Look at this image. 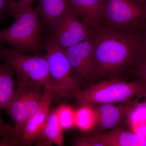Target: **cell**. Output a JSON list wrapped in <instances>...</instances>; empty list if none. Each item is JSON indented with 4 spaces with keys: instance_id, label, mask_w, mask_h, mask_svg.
<instances>
[{
    "instance_id": "cell-14",
    "label": "cell",
    "mask_w": 146,
    "mask_h": 146,
    "mask_svg": "<svg viewBox=\"0 0 146 146\" xmlns=\"http://www.w3.org/2000/svg\"><path fill=\"white\" fill-rule=\"evenodd\" d=\"M63 130L55 109L50 110L40 136L36 142V145L50 146L55 145L63 146L64 141Z\"/></svg>"
},
{
    "instance_id": "cell-13",
    "label": "cell",
    "mask_w": 146,
    "mask_h": 146,
    "mask_svg": "<svg viewBox=\"0 0 146 146\" xmlns=\"http://www.w3.org/2000/svg\"><path fill=\"white\" fill-rule=\"evenodd\" d=\"M105 0H68L69 6L96 31L100 27Z\"/></svg>"
},
{
    "instance_id": "cell-12",
    "label": "cell",
    "mask_w": 146,
    "mask_h": 146,
    "mask_svg": "<svg viewBox=\"0 0 146 146\" xmlns=\"http://www.w3.org/2000/svg\"><path fill=\"white\" fill-rule=\"evenodd\" d=\"M131 101L125 103V105L119 106L112 104H100L96 108L97 116L96 127L101 131L119 128L123 120L126 117Z\"/></svg>"
},
{
    "instance_id": "cell-26",
    "label": "cell",
    "mask_w": 146,
    "mask_h": 146,
    "mask_svg": "<svg viewBox=\"0 0 146 146\" xmlns=\"http://www.w3.org/2000/svg\"><path fill=\"white\" fill-rule=\"evenodd\" d=\"M142 97H144L145 98V100L144 101V102H143L146 105V91H145L143 94H142L140 96L137 97V98H142Z\"/></svg>"
},
{
    "instance_id": "cell-18",
    "label": "cell",
    "mask_w": 146,
    "mask_h": 146,
    "mask_svg": "<svg viewBox=\"0 0 146 146\" xmlns=\"http://www.w3.org/2000/svg\"><path fill=\"white\" fill-rule=\"evenodd\" d=\"M55 110L63 130H68L75 126V110L66 104L60 105Z\"/></svg>"
},
{
    "instance_id": "cell-27",
    "label": "cell",
    "mask_w": 146,
    "mask_h": 146,
    "mask_svg": "<svg viewBox=\"0 0 146 146\" xmlns=\"http://www.w3.org/2000/svg\"><path fill=\"white\" fill-rule=\"evenodd\" d=\"M142 146H146V137L145 141H144L143 143L142 144Z\"/></svg>"
},
{
    "instance_id": "cell-6",
    "label": "cell",
    "mask_w": 146,
    "mask_h": 146,
    "mask_svg": "<svg viewBox=\"0 0 146 146\" xmlns=\"http://www.w3.org/2000/svg\"><path fill=\"white\" fill-rule=\"evenodd\" d=\"M0 58L12 67L17 81L34 82L53 91L45 54H25L0 43Z\"/></svg>"
},
{
    "instance_id": "cell-19",
    "label": "cell",
    "mask_w": 146,
    "mask_h": 146,
    "mask_svg": "<svg viewBox=\"0 0 146 146\" xmlns=\"http://www.w3.org/2000/svg\"><path fill=\"white\" fill-rule=\"evenodd\" d=\"M127 72L130 77L146 82V58L131 67Z\"/></svg>"
},
{
    "instance_id": "cell-4",
    "label": "cell",
    "mask_w": 146,
    "mask_h": 146,
    "mask_svg": "<svg viewBox=\"0 0 146 146\" xmlns=\"http://www.w3.org/2000/svg\"><path fill=\"white\" fill-rule=\"evenodd\" d=\"M146 21V9L135 0H105L100 27L134 33Z\"/></svg>"
},
{
    "instance_id": "cell-17",
    "label": "cell",
    "mask_w": 146,
    "mask_h": 146,
    "mask_svg": "<svg viewBox=\"0 0 146 146\" xmlns=\"http://www.w3.org/2000/svg\"><path fill=\"white\" fill-rule=\"evenodd\" d=\"M97 124L96 108L89 105H82L76 110L75 126L83 132L95 128Z\"/></svg>"
},
{
    "instance_id": "cell-9",
    "label": "cell",
    "mask_w": 146,
    "mask_h": 146,
    "mask_svg": "<svg viewBox=\"0 0 146 146\" xmlns=\"http://www.w3.org/2000/svg\"><path fill=\"white\" fill-rule=\"evenodd\" d=\"M146 137L121 128L89 136H78L75 146H142Z\"/></svg>"
},
{
    "instance_id": "cell-23",
    "label": "cell",
    "mask_w": 146,
    "mask_h": 146,
    "mask_svg": "<svg viewBox=\"0 0 146 146\" xmlns=\"http://www.w3.org/2000/svg\"><path fill=\"white\" fill-rule=\"evenodd\" d=\"M14 127L10 125L5 123L0 117V135L2 137H11Z\"/></svg>"
},
{
    "instance_id": "cell-22",
    "label": "cell",
    "mask_w": 146,
    "mask_h": 146,
    "mask_svg": "<svg viewBox=\"0 0 146 146\" xmlns=\"http://www.w3.org/2000/svg\"><path fill=\"white\" fill-rule=\"evenodd\" d=\"M17 0H0V18L5 14H8L11 9L14 6Z\"/></svg>"
},
{
    "instance_id": "cell-24",
    "label": "cell",
    "mask_w": 146,
    "mask_h": 146,
    "mask_svg": "<svg viewBox=\"0 0 146 146\" xmlns=\"http://www.w3.org/2000/svg\"><path fill=\"white\" fill-rule=\"evenodd\" d=\"M136 33L139 42L146 55V21Z\"/></svg>"
},
{
    "instance_id": "cell-15",
    "label": "cell",
    "mask_w": 146,
    "mask_h": 146,
    "mask_svg": "<svg viewBox=\"0 0 146 146\" xmlns=\"http://www.w3.org/2000/svg\"><path fill=\"white\" fill-rule=\"evenodd\" d=\"M68 7V0H39L36 9L40 18L52 28Z\"/></svg>"
},
{
    "instance_id": "cell-16",
    "label": "cell",
    "mask_w": 146,
    "mask_h": 146,
    "mask_svg": "<svg viewBox=\"0 0 146 146\" xmlns=\"http://www.w3.org/2000/svg\"><path fill=\"white\" fill-rule=\"evenodd\" d=\"M12 67L4 61L0 68V110L6 109L13 98L16 85Z\"/></svg>"
},
{
    "instance_id": "cell-28",
    "label": "cell",
    "mask_w": 146,
    "mask_h": 146,
    "mask_svg": "<svg viewBox=\"0 0 146 146\" xmlns=\"http://www.w3.org/2000/svg\"><path fill=\"white\" fill-rule=\"evenodd\" d=\"M1 65H0V68H1Z\"/></svg>"
},
{
    "instance_id": "cell-10",
    "label": "cell",
    "mask_w": 146,
    "mask_h": 146,
    "mask_svg": "<svg viewBox=\"0 0 146 146\" xmlns=\"http://www.w3.org/2000/svg\"><path fill=\"white\" fill-rule=\"evenodd\" d=\"M95 36L64 51L73 72L78 80L91 79Z\"/></svg>"
},
{
    "instance_id": "cell-11",
    "label": "cell",
    "mask_w": 146,
    "mask_h": 146,
    "mask_svg": "<svg viewBox=\"0 0 146 146\" xmlns=\"http://www.w3.org/2000/svg\"><path fill=\"white\" fill-rule=\"evenodd\" d=\"M56 96L53 91L44 88L41 102L24 126L21 141L27 146L31 145L39 138L50 112V106Z\"/></svg>"
},
{
    "instance_id": "cell-25",
    "label": "cell",
    "mask_w": 146,
    "mask_h": 146,
    "mask_svg": "<svg viewBox=\"0 0 146 146\" xmlns=\"http://www.w3.org/2000/svg\"><path fill=\"white\" fill-rule=\"evenodd\" d=\"M137 3L146 9V0H135Z\"/></svg>"
},
{
    "instance_id": "cell-7",
    "label": "cell",
    "mask_w": 146,
    "mask_h": 146,
    "mask_svg": "<svg viewBox=\"0 0 146 146\" xmlns=\"http://www.w3.org/2000/svg\"><path fill=\"white\" fill-rule=\"evenodd\" d=\"M44 46L55 94L63 98L72 96L80 89L79 80L73 72L65 52L51 38L45 40Z\"/></svg>"
},
{
    "instance_id": "cell-3",
    "label": "cell",
    "mask_w": 146,
    "mask_h": 146,
    "mask_svg": "<svg viewBox=\"0 0 146 146\" xmlns=\"http://www.w3.org/2000/svg\"><path fill=\"white\" fill-rule=\"evenodd\" d=\"M146 91V82L136 79L128 81L119 79L104 80L84 89L72 97L79 105L126 103Z\"/></svg>"
},
{
    "instance_id": "cell-1",
    "label": "cell",
    "mask_w": 146,
    "mask_h": 146,
    "mask_svg": "<svg viewBox=\"0 0 146 146\" xmlns=\"http://www.w3.org/2000/svg\"><path fill=\"white\" fill-rule=\"evenodd\" d=\"M91 79L120 78L146 55L137 33H127L100 27L95 31Z\"/></svg>"
},
{
    "instance_id": "cell-5",
    "label": "cell",
    "mask_w": 146,
    "mask_h": 146,
    "mask_svg": "<svg viewBox=\"0 0 146 146\" xmlns=\"http://www.w3.org/2000/svg\"><path fill=\"white\" fill-rule=\"evenodd\" d=\"M16 86L12 100L6 110L14 124L11 137L21 141L24 126L39 107L44 87L28 80L16 81Z\"/></svg>"
},
{
    "instance_id": "cell-8",
    "label": "cell",
    "mask_w": 146,
    "mask_h": 146,
    "mask_svg": "<svg viewBox=\"0 0 146 146\" xmlns=\"http://www.w3.org/2000/svg\"><path fill=\"white\" fill-rule=\"evenodd\" d=\"M51 28V38L63 50L95 35L94 30L69 6Z\"/></svg>"
},
{
    "instance_id": "cell-21",
    "label": "cell",
    "mask_w": 146,
    "mask_h": 146,
    "mask_svg": "<svg viewBox=\"0 0 146 146\" xmlns=\"http://www.w3.org/2000/svg\"><path fill=\"white\" fill-rule=\"evenodd\" d=\"M26 144L21 140H16L12 137L0 138V146H25Z\"/></svg>"
},
{
    "instance_id": "cell-20",
    "label": "cell",
    "mask_w": 146,
    "mask_h": 146,
    "mask_svg": "<svg viewBox=\"0 0 146 146\" xmlns=\"http://www.w3.org/2000/svg\"><path fill=\"white\" fill-rule=\"evenodd\" d=\"M35 0H17L14 6L9 11L8 15L14 19L27 9L33 7Z\"/></svg>"
},
{
    "instance_id": "cell-2",
    "label": "cell",
    "mask_w": 146,
    "mask_h": 146,
    "mask_svg": "<svg viewBox=\"0 0 146 146\" xmlns=\"http://www.w3.org/2000/svg\"><path fill=\"white\" fill-rule=\"evenodd\" d=\"M10 26L0 30V43L12 46L23 53L41 54L44 50L41 31L42 22L36 9H27Z\"/></svg>"
}]
</instances>
